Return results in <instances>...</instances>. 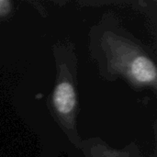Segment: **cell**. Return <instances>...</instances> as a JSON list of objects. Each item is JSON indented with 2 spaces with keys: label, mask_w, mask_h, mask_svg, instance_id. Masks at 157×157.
Returning a JSON list of instances; mask_svg holds the SVG:
<instances>
[{
  "label": "cell",
  "mask_w": 157,
  "mask_h": 157,
  "mask_svg": "<svg viewBox=\"0 0 157 157\" xmlns=\"http://www.w3.org/2000/svg\"><path fill=\"white\" fill-rule=\"evenodd\" d=\"M75 93L73 86L68 82L57 85L53 93V104L56 110L62 115H67L75 107Z\"/></svg>",
  "instance_id": "cell-1"
},
{
  "label": "cell",
  "mask_w": 157,
  "mask_h": 157,
  "mask_svg": "<svg viewBox=\"0 0 157 157\" xmlns=\"http://www.w3.org/2000/svg\"><path fill=\"white\" fill-rule=\"evenodd\" d=\"M131 74L139 83H154L156 78L155 63L144 56H139L133 60L131 65Z\"/></svg>",
  "instance_id": "cell-2"
},
{
  "label": "cell",
  "mask_w": 157,
  "mask_h": 157,
  "mask_svg": "<svg viewBox=\"0 0 157 157\" xmlns=\"http://www.w3.org/2000/svg\"><path fill=\"white\" fill-rule=\"evenodd\" d=\"M10 6H11V4L9 1L0 0V16L6 15L9 11Z\"/></svg>",
  "instance_id": "cell-3"
}]
</instances>
